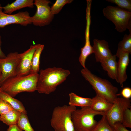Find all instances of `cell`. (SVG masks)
Instances as JSON below:
<instances>
[{
  "mask_svg": "<svg viewBox=\"0 0 131 131\" xmlns=\"http://www.w3.org/2000/svg\"><path fill=\"white\" fill-rule=\"evenodd\" d=\"M38 73L27 75H16L4 81L0 85L2 91L14 97L24 92H33L36 91Z\"/></svg>",
  "mask_w": 131,
  "mask_h": 131,
  "instance_id": "obj_2",
  "label": "cell"
},
{
  "mask_svg": "<svg viewBox=\"0 0 131 131\" xmlns=\"http://www.w3.org/2000/svg\"><path fill=\"white\" fill-rule=\"evenodd\" d=\"M129 53L118 49L115 55L119 59L117 62L118 83L121 87L127 78L126 70L129 62Z\"/></svg>",
  "mask_w": 131,
  "mask_h": 131,
  "instance_id": "obj_12",
  "label": "cell"
},
{
  "mask_svg": "<svg viewBox=\"0 0 131 131\" xmlns=\"http://www.w3.org/2000/svg\"><path fill=\"white\" fill-rule=\"evenodd\" d=\"M131 108V101L123 97H117L111 106L106 113L105 116L110 125L113 127L117 122L122 123L123 114L126 110Z\"/></svg>",
  "mask_w": 131,
  "mask_h": 131,
  "instance_id": "obj_9",
  "label": "cell"
},
{
  "mask_svg": "<svg viewBox=\"0 0 131 131\" xmlns=\"http://www.w3.org/2000/svg\"><path fill=\"white\" fill-rule=\"evenodd\" d=\"M21 113L13 109L6 114L0 115V121L9 126L17 124Z\"/></svg>",
  "mask_w": 131,
  "mask_h": 131,
  "instance_id": "obj_19",
  "label": "cell"
},
{
  "mask_svg": "<svg viewBox=\"0 0 131 131\" xmlns=\"http://www.w3.org/2000/svg\"><path fill=\"white\" fill-rule=\"evenodd\" d=\"M122 123L126 127L131 128V108L127 109L125 111Z\"/></svg>",
  "mask_w": 131,
  "mask_h": 131,
  "instance_id": "obj_27",
  "label": "cell"
},
{
  "mask_svg": "<svg viewBox=\"0 0 131 131\" xmlns=\"http://www.w3.org/2000/svg\"><path fill=\"white\" fill-rule=\"evenodd\" d=\"M2 7L0 4V27L3 28L11 24H19L23 26H26L31 24L29 13L27 11L19 12L13 14L4 13Z\"/></svg>",
  "mask_w": 131,
  "mask_h": 131,
  "instance_id": "obj_10",
  "label": "cell"
},
{
  "mask_svg": "<svg viewBox=\"0 0 131 131\" xmlns=\"http://www.w3.org/2000/svg\"><path fill=\"white\" fill-rule=\"evenodd\" d=\"M23 55V53L11 52L5 58H0V85L7 79L17 75V70Z\"/></svg>",
  "mask_w": 131,
  "mask_h": 131,
  "instance_id": "obj_7",
  "label": "cell"
},
{
  "mask_svg": "<svg viewBox=\"0 0 131 131\" xmlns=\"http://www.w3.org/2000/svg\"><path fill=\"white\" fill-rule=\"evenodd\" d=\"M76 109L75 106L66 105L54 109L50 123L55 131H75L72 115Z\"/></svg>",
  "mask_w": 131,
  "mask_h": 131,
  "instance_id": "obj_4",
  "label": "cell"
},
{
  "mask_svg": "<svg viewBox=\"0 0 131 131\" xmlns=\"http://www.w3.org/2000/svg\"><path fill=\"white\" fill-rule=\"evenodd\" d=\"M100 63L103 69L107 72L109 77L118 82L117 62L116 55H113Z\"/></svg>",
  "mask_w": 131,
  "mask_h": 131,
  "instance_id": "obj_15",
  "label": "cell"
},
{
  "mask_svg": "<svg viewBox=\"0 0 131 131\" xmlns=\"http://www.w3.org/2000/svg\"><path fill=\"white\" fill-rule=\"evenodd\" d=\"M39 72L36 91L48 95L54 92L70 73L68 70L56 67L41 69Z\"/></svg>",
  "mask_w": 131,
  "mask_h": 131,
  "instance_id": "obj_1",
  "label": "cell"
},
{
  "mask_svg": "<svg viewBox=\"0 0 131 131\" xmlns=\"http://www.w3.org/2000/svg\"><path fill=\"white\" fill-rule=\"evenodd\" d=\"M118 49L131 53V33L128 35L125 34L122 40L118 44Z\"/></svg>",
  "mask_w": 131,
  "mask_h": 131,
  "instance_id": "obj_22",
  "label": "cell"
},
{
  "mask_svg": "<svg viewBox=\"0 0 131 131\" xmlns=\"http://www.w3.org/2000/svg\"><path fill=\"white\" fill-rule=\"evenodd\" d=\"M13 109L8 102L0 98V115L6 114Z\"/></svg>",
  "mask_w": 131,
  "mask_h": 131,
  "instance_id": "obj_28",
  "label": "cell"
},
{
  "mask_svg": "<svg viewBox=\"0 0 131 131\" xmlns=\"http://www.w3.org/2000/svg\"><path fill=\"white\" fill-rule=\"evenodd\" d=\"M92 131H114L113 127L109 124L105 115L102 116L101 119Z\"/></svg>",
  "mask_w": 131,
  "mask_h": 131,
  "instance_id": "obj_23",
  "label": "cell"
},
{
  "mask_svg": "<svg viewBox=\"0 0 131 131\" xmlns=\"http://www.w3.org/2000/svg\"><path fill=\"white\" fill-rule=\"evenodd\" d=\"M2 91L1 89V87H0V93Z\"/></svg>",
  "mask_w": 131,
  "mask_h": 131,
  "instance_id": "obj_34",
  "label": "cell"
},
{
  "mask_svg": "<svg viewBox=\"0 0 131 131\" xmlns=\"http://www.w3.org/2000/svg\"><path fill=\"white\" fill-rule=\"evenodd\" d=\"M17 124L22 130L35 131L32 127L26 114L21 113Z\"/></svg>",
  "mask_w": 131,
  "mask_h": 131,
  "instance_id": "obj_24",
  "label": "cell"
},
{
  "mask_svg": "<svg viewBox=\"0 0 131 131\" xmlns=\"http://www.w3.org/2000/svg\"><path fill=\"white\" fill-rule=\"evenodd\" d=\"M50 2L47 0H35L34 5L37 8L34 15L31 17L32 24L36 26H44L49 24L54 15L51 13L49 6Z\"/></svg>",
  "mask_w": 131,
  "mask_h": 131,
  "instance_id": "obj_8",
  "label": "cell"
},
{
  "mask_svg": "<svg viewBox=\"0 0 131 131\" xmlns=\"http://www.w3.org/2000/svg\"><path fill=\"white\" fill-rule=\"evenodd\" d=\"M120 95L123 98L129 99L131 97V89L128 87L124 88L122 90Z\"/></svg>",
  "mask_w": 131,
  "mask_h": 131,
  "instance_id": "obj_29",
  "label": "cell"
},
{
  "mask_svg": "<svg viewBox=\"0 0 131 131\" xmlns=\"http://www.w3.org/2000/svg\"><path fill=\"white\" fill-rule=\"evenodd\" d=\"M6 131H23L17 124L9 126Z\"/></svg>",
  "mask_w": 131,
  "mask_h": 131,
  "instance_id": "obj_31",
  "label": "cell"
},
{
  "mask_svg": "<svg viewBox=\"0 0 131 131\" xmlns=\"http://www.w3.org/2000/svg\"><path fill=\"white\" fill-rule=\"evenodd\" d=\"M38 44L31 45L23 53V55L17 71V75L23 76L28 74L31 69L32 58Z\"/></svg>",
  "mask_w": 131,
  "mask_h": 131,
  "instance_id": "obj_11",
  "label": "cell"
},
{
  "mask_svg": "<svg viewBox=\"0 0 131 131\" xmlns=\"http://www.w3.org/2000/svg\"><path fill=\"white\" fill-rule=\"evenodd\" d=\"M69 97L68 104L69 105L78 106L81 108L90 107L91 106V98L82 97L72 92L69 94Z\"/></svg>",
  "mask_w": 131,
  "mask_h": 131,
  "instance_id": "obj_18",
  "label": "cell"
},
{
  "mask_svg": "<svg viewBox=\"0 0 131 131\" xmlns=\"http://www.w3.org/2000/svg\"><path fill=\"white\" fill-rule=\"evenodd\" d=\"M1 76V70L0 68V79Z\"/></svg>",
  "mask_w": 131,
  "mask_h": 131,
  "instance_id": "obj_33",
  "label": "cell"
},
{
  "mask_svg": "<svg viewBox=\"0 0 131 131\" xmlns=\"http://www.w3.org/2000/svg\"><path fill=\"white\" fill-rule=\"evenodd\" d=\"M73 1V0H57L50 7L52 13L54 15L58 13L64 6L71 3Z\"/></svg>",
  "mask_w": 131,
  "mask_h": 131,
  "instance_id": "obj_25",
  "label": "cell"
},
{
  "mask_svg": "<svg viewBox=\"0 0 131 131\" xmlns=\"http://www.w3.org/2000/svg\"><path fill=\"white\" fill-rule=\"evenodd\" d=\"M112 127L114 131H131L128 130L120 122L115 123Z\"/></svg>",
  "mask_w": 131,
  "mask_h": 131,
  "instance_id": "obj_30",
  "label": "cell"
},
{
  "mask_svg": "<svg viewBox=\"0 0 131 131\" xmlns=\"http://www.w3.org/2000/svg\"><path fill=\"white\" fill-rule=\"evenodd\" d=\"M34 5V0H16L11 4L8 3L6 6L2 7V8L4 13L11 14L17 10L26 7L32 8Z\"/></svg>",
  "mask_w": 131,
  "mask_h": 131,
  "instance_id": "obj_16",
  "label": "cell"
},
{
  "mask_svg": "<svg viewBox=\"0 0 131 131\" xmlns=\"http://www.w3.org/2000/svg\"><path fill=\"white\" fill-rule=\"evenodd\" d=\"M81 72L92 86L96 95L112 103L117 97L118 88L108 80L97 76L86 67L82 69Z\"/></svg>",
  "mask_w": 131,
  "mask_h": 131,
  "instance_id": "obj_3",
  "label": "cell"
},
{
  "mask_svg": "<svg viewBox=\"0 0 131 131\" xmlns=\"http://www.w3.org/2000/svg\"><path fill=\"white\" fill-rule=\"evenodd\" d=\"M1 36L0 35V58H5L6 56L2 50L1 47Z\"/></svg>",
  "mask_w": 131,
  "mask_h": 131,
  "instance_id": "obj_32",
  "label": "cell"
},
{
  "mask_svg": "<svg viewBox=\"0 0 131 131\" xmlns=\"http://www.w3.org/2000/svg\"><path fill=\"white\" fill-rule=\"evenodd\" d=\"M102 11L104 16L113 23L118 32H123L128 29L131 33V12L118 6L109 5Z\"/></svg>",
  "mask_w": 131,
  "mask_h": 131,
  "instance_id": "obj_6",
  "label": "cell"
},
{
  "mask_svg": "<svg viewBox=\"0 0 131 131\" xmlns=\"http://www.w3.org/2000/svg\"><path fill=\"white\" fill-rule=\"evenodd\" d=\"M93 42V53L95 54L97 62L100 63L113 55L109 49L108 43L106 41L95 39H94Z\"/></svg>",
  "mask_w": 131,
  "mask_h": 131,
  "instance_id": "obj_13",
  "label": "cell"
},
{
  "mask_svg": "<svg viewBox=\"0 0 131 131\" xmlns=\"http://www.w3.org/2000/svg\"><path fill=\"white\" fill-rule=\"evenodd\" d=\"M44 47L43 45L38 44L33 56L31 68L29 74L38 73L39 71L40 57Z\"/></svg>",
  "mask_w": 131,
  "mask_h": 131,
  "instance_id": "obj_21",
  "label": "cell"
},
{
  "mask_svg": "<svg viewBox=\"0 0 131 131\" xmlns=\"http://www.w3.org/2000/svg\"><path fill=\"white\" fill-rule=\"evenodd\" d=\"M108 2L115 4L119 7L128 11H131V0H106Z\"/></svg>",
  "mask_w": 131,
  "mask_h": 131,
  "instance_id": "obj_26",
  "label": "cell"
},
{
  "mask_svg": "<svg viewBox=\"0 0 131 131\" xmlns=\"http://www.w3.org/2000/svg\"><path fill=\"white\" fill-rule=\"evenodd\" d=\"M92 99V103L90 107L96 111L106 114L110 108L112 104V103L96 94Z\"/></svg>",
  "mask_w": 131,
  "mask_h": 131,
  "instance_id": "obj_17",
  "label": "cell"
},
{
  "mask_svg": "<svg viewBox=\"0 0 131 131\" xmlns=\"http://www.w3.org/2000/svg\"><path fill=\"white\" fill-rule=\"evenodd\" d=\"M0 98L8 102L13 109L21 113L27 114V111L22 103L7 93L1 91L0 93Z\"/></svg>",
  "mask_w": 131,
  "mask_h": 131,
  "instance_id": "obj_20",
  "label": "cell"
},
{
  "mask_svg": "<svg viewBox=\"0 0 131 131\" xmlns=\"http://www.w3.org/2000/svg\"><path fill=\"white\" fill-rule=\"evenodd\" d=\"M86 25L85 31V43L84 45L81 49V53L79 61L83 68H86L85 62L87 57L93 53L92 46L90 44V28L91 23V18H86Z\"/></svg>",
  "mask_w": 131,
  "mask_h": 131,
  "instance_id": "obj_14",
  "label": "cell"
},
{
  "mask_svg": "<svg viewBox=\"0 0 131 131\" xmlns=\"http://www.w3.org/2000/svg\"><path fill=\"white\" fill-rule=\"evenodd\" d=\"M104 112L95 111L90 107L77 109L72 113V119L75 131H92L98 122L94 119L97 115H105Z\"/></svg>",
  "mask_w": 131,
  "mask_h": 131,
  "instance_id": "obj_5",
  "label": "cell"
}]
</instances>
